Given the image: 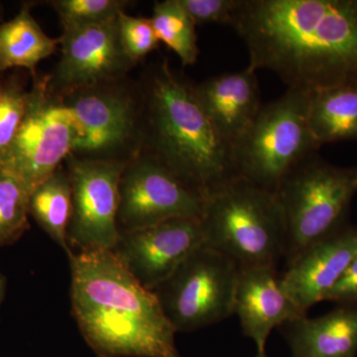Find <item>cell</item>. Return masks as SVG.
<instances>
[{
    "label": "cell",
    "mask_w": 357,
    "mask_h": 357,
    "mask_svg": "<svg viewBox=\"0 0 357 357\" xmlns=\"http://www.w3.org/2000/svg\"><path fill=\"white\" fill-rule=\"evenodd\" d=\"M276 192L287 229L284 258L288 265L310 246L349 225L357 192V166H335L316 153L296 167Z\"/></svg>",
    "instance_id": "obj_5"
},
{
    "label": "cell",
    "mask_w": 357,
    "mask_h": 357,
    "mask_svg": "<svg viewBox=\"0 0 357 357\" xmlns=\"http://www.w3.org/2000/svg\"><path fill=\"white\" fill-rule=\"evenodd\" d=\"M230 26L288 89L357 84V0H241Z\"/></svg>",
    "instance_id": "obj_1"
},
{
    "label": "cell",
    "mask_w": 357,
    "mask_h": 357,
    "mask_svg": "<svg viewBox=\"0 0 357 357\" xmlns=\"http://www.w3.org/2000/svg\"><path fill=\"white\" fill-rule=\"evenodd\" d=\"M60 39L49 37L24 6L13 20L0 24V72L25 68L33 75L41 61L57 50Z\"/></svg>",
    "instance_id": "obj_19"
},
{
    "label": "cell",
    "mask_w": 357,
    "mask_h": 357,
    "mask_svg": "<svg viewBox=\"0 0 357 357\" xmlns=\"http://www.w3.org/2000/svg\"><path fill=\"white\" fill-rule=\"evenodd\" d=\"M151 21L157 38L177 54L183 65H194L198 61L197 25L178 0L156 2Z\"/></svg>",
    "instance_id": "obj_21"
},
{
    "label": "cell",
    "mask_w": 357,
    "mask_h": 357,
    "mask_svg": "<svg viewBox=\"0 0 357 357\" xmlns=\"http://www.w3.org/2000/svg\"><path fill=\"white\" fill-rule=\"evenodd\" d=\"M1 16H2V6H1V3H0V20H1Z\"/></svg>",
    "instance_id": "obj_30"
},
{
    "label": "cell",
    "mask_w": 357,
    "mask_h": 357,
    "mask_svg": "<svg viewBox=\"0 0 357 357\" xmlns=\"http://www.w3.org/2000/svg\"><path fill=\"white\" fill-rule=\"evenodd\" d=\"M59 39L60 61L47 77L49 89L59 98L121 81L134 67L122 48L117 18L64 30Z\"/></svg>",
    "instance_id": "obj_12"
},
{
    "label": "cell",
    "mask_w": 357,
    "mask_h": 357,
    "mask_svg": "<svg viewBox=\"0 0 357 357\" xmlns=\"http://www.w3.org/2000/svg\"><path fill=\"white\" fill-rule=\"evenodd\" d=\"M292 357H356L357 305H340L318 318L307 316L282 326Z\"/></svg>",
    "instance_id": "obj_17"
},
{
    "label": "cell",
    "mask_w": 357,
    "mask_h": 357,
    "mask_svg": "<svg viewBox=\"0 0 357 357\" xmlns=\"http://www.w3.org/2000/svg\"><path fill=\"white\" fill-rule=\"evenodd\" d=\"M203 244L201 218H178L119 234L110 251L141 286L154 291Z\"/></svg>",
    "instance_id": "obj_13"
},
{
    "label": "cell",
    "mask_w": 357,
    "mask_h": 357,
    "mask_svg": "<svg viewBox=\"0 0 357 357\" xmlns=\"http://www.w3.org/2000/svg\"><path fill=\"white\" fill-rule=\"evenodd\" d=\"M256 357H267L266 356V354H257V356H256Z\"/></svg>",
    "instance_id": "obj_29"
},
{
    "label": "cell",
    "mask_w": 357,
    "mask_h": 357,
    "mask_svg": "<svg viewBox=\"0 0 357 357\" xmlns=\"http://www.w3.org/2000/svg\"><path fill=\"white\" fill-rule=\"evenodd\" d=\"M28 91L16 82L0 91V165L17 136L27 107Z\"/></svg>",
    "instance_id": "obj_24"
},
{
    "label": "cell",
    "mask_w": 357,
    "mask_h": 357,
    "mask_svg": "<svg viewBox=\"0 0 357 357\" xmlns=\"http://www.w3.org/2000/svg\"><path fill=\"white\" fill-rule=\"evenodd\" d=\"M72 187L68 244L72 251L112 250L119 237V182L128 163L66 159Z\"/></svg>",
    "instance_id": "obj_10"
},
{
    "label": "cell",
    "mask_w": 357,
    "mask_h": 357,
    "mask_svg": "<svg viewBox=\"0 0 357 357\" xmlns=\"http://www.w3.org/2000/svg\"><path fill=\"white\" fill-rule=\"evenodd\" d=\"M238 273L234 260L203 244L153 292L176 332H194L234 314Z\"/></svg>",
    "instance_id": "obj_8"
},
{
    "label": "cell",
    "mask_w": 357,
    "mask_h": 357,
    "mask_svg": "<svg viewBox=\"0 0 357 357\" xmlns=\"http://www.w3.org/2000/svg\"><path fill=\"white\" fill-rule=\"evenodd\" d=\"M325 301L340 305H357V253Z\"/></svg>",
    "instance_id": "obj_27"
},
{
    "label": "cell",
    "mask_w": 357,
    "mask_h": 357,
    "mask_svg": "<svg viewBox=\"0 0 357 357\" xmlns=\"http://www.w3.org/2000/svg\"><path fill=\"white\" fill-rule=\"evenodd\" d=\"M204 244L239 268H277L287 241L278 195L236 178L206 199L201 218Z\"/></svg>",
    "instance_id": "obj_4"
},
{
    "label": "cell",
    "mask_w": 357,
    "mask_h": 357,
    "mask_svg": "<svg viewBox=\"0 0 357 357\" xmlns=\"http://www.w3.org/2000/svg\"><path fill=\"white\" fill-rule=\"evenodd\" d=\"M196 25H230L241 0H178Z\"/></svg>",
    "instance_id": "obj_26"
},
{
    "label": "cell",
    "mask_w": 357,
    "mask_h": 357,
    "mask_svg": "<svg viewBox=\"0 0 357 357\" xmlns=\"http://www.w3.org/2000/svg\"><path fill=\"white\" fill-rule=\"evenodd\" d=\"M76 123L70 156L100 161H129L143 146L141 89L121 81L77 91L62 98Z\"/></svg>",
    "instance_id": "obj_7"
},
{
    "label": "cell",
    "mask_w": 357,
    "mask_h": 357,
    "mask_svg": "<svg viewBox=\"0 0 357 357\" xmlns=\"http://www.w3.org/2000/svg\"><path fill=\"white\" fill-rule=\"evenodd\" d=\"M195 91L218 132L231 147L262 107L256 70L249 67L210 77L195 84Z\"/></svg>",
    "instance_id": "obj_16"
},
{
    "label": "cell",
    "mask_w": 357,
    "mask_h": 357,
    "mask_svg": "<svg viewBox=\"0 0 357 357\" xmlns=\"http://www.w3.org/2000/svg\"><path fill=\"white\" fill-rule=\"evenodd\" d=\"M2 84H2V83H1V81H0V91H1Z\"/></svg>",
    "instance_id": "obj_31"
},
{
    "label": "cell",
    "mask_w": 357,
    "mask_h": 357,
    "mask_svg": "<svg viewBox=\"0 0 357 357\" xmlns=\"http://www.w3.org/2000/svg\"><path fill=\"white\" fill-rule=\"evenodd\" d=\"M309 95L288 89L262 105L255 121L232 145L237 178L276 192L296 167L318 153L321 147L307 124Z\"/></svg>",
    "instance_id": "obj_6"
},
{
    "label": "cell",
    "mask_w": 357,
    "mask_h": 357,
    "mask_svg": "<svg viewBox=\"0 0 357 357\" xmlns=\"http://www.w3.org/2000/svg\"><path fill=\"white\" fill-rule=\"evenodd\" d=\"M29 197L16 178L0 172V248L15 243L29 229Z\"/></svg>",
    "instance_id": "obj_22"
},
{
    "label": "cell",
    "mask_w": 357,
    "mask_h": 357,
    "mask_svg": "<svg viewBox=\"0 0 357 357\" xmlns=\"http://www.w3.org/2000/svg\"><path fill=\"white\" fill-rule=\"evenodd\" d=\"M67 255L73 318L98 357H184L157 296L112 251Z\"/></svg>",
    "instance_id": "obj_2"
},
{
    "label": "cell",
    "mask_w": 357,
    "mask_h": 357,
    "mask_svg": "<svg viewBox=\"0 0 357 357\" xmlns=\"http://www.w3.org/2000/svg\"><path fill=\"white\" fill-rule=\"evenodd\" d=\"M117 26L122 48L134 65L158 48L151 18L134 17L123 11L117 17Z\"/></svg>",
    "instance_id": "obj_25"
},
{
    "label": "cell",
    "mask_w": 357,
    "mask_h": 357,
    "mask_svg": "<svg viewBox=\"0 0 357 357\" xmlns=\"http://www.w3.org/2000/svg\"><path fill=\"white\" fill-rule=\"evenodd\" d=\"M76 137V123L62 98L52 93L47 77H36L28 91L24 119L0 172L16 178L31 195L63 165Z\"/></svg>",
    "instance_id": "obj_9"
},
{
    "label": "cell",
    "mask_w": 357,
    "mask_h": 357,
    "mask_svg": "<svg viewBox=\"0 0 357 357\" xmlns=\"http://www.w3.org/2000/svg\"><path fill=\"white\" fill-rule=\"evenodd\" d=\"M6 278L4 275L0 272V309H1L2 303L6 298Z\"/></svg>",
    "instance_id": "obj_28"
},
{
    "label": "cell",
    "mask_w": 357,
    "mask_h": 357,
    "mask_svg": "<svg viewBox=\"0 0 357 357\" xmlns=\"http://www.w3.org/2000/svg\"><path fill=\"white\" fill-rule=\"evenodd\" d=\"M51 6L57 11L64 30L98 24L117 18L130 1L126 0H54Z\"/></svg>",
    "instance_id": "obj_23"
},
{
    "label": "cell",
    "mask_w": 357,
    "mask_h": 357,
    "mask_svg": "<svg viewBox=\"0 0 357 357\" xmlns=\"http://www.w3.org/2000/svg\"><path fill=\"white\" fill-rule=\"evenodd\" d=\"M234 314L257 354H264L268 337L276 328L307 316L282 287L277 268H239Z\"/></svg>",
    "instance_id": "obj_15"
},
{
    "label": "cell",
    "mask_w": 357,
    "mask_h": 357,
    "mask_svg": "<svg viewBox=\"0 0 357 357\" xmlns=\"http://www.w3.org/2000/svg\"><path fill=\"white\" fill-rule=\"evenodd\" d=\"M206 199L147 155L129 161L119 182V234L178 218H202Z\"/></svg>",
    "instance_id": "obj_11"
},
{
    "label": "cell",
    "mask_w": 357,
    "mask_h": 357,
    "mask_svg": "<svg viewBox=\"0 0 357 357\" xmlns=\"http://www.w3.org/2000/svg\"><path fill=\"white\" fill-rule=\"evenodd\" d=\"M72 208V187L62 165L30 195L29 215L66 253Z\"/></svg>",
    "instance_id": "obj_20"
},
{
    "label": "cell",
    "mask_w": 357,
    "mask_h": 357,
    "mask_svg": "<svg viewBox=\"0 0 357 357\" xmlns=\"http://www.w3.org/2000/svg\"><path fill=\"white\" fill-rule=\"evenodd\" d=\"M143 146L181 182L204 199L237 178L232 147L199 102L195 84L163 59L141 84Z\"/></svg>",
    "instance_id": "obj_3"
},
{
    "label": "cell",
    "mask_w": 357,
    "mask_h": 357,
    "mask_svg": "<svg viewBox=\"0 0 357 357\" xmlns=\"http://www.w3.org/2000/svg\"><path fill=\"white\" fill-rule=\"evenodd\" d=\"M307 124L319 147L326 143L357 141V84L310 93Z\"/></svg>",
    "instance_id": "obj_18"
},
{
    "label": "cell",
    "mask_w": 357,
    "mask_h": 357,
    "mask_svg": "<svg viewBox=\"0 0 357 357\" xmlns=\"http://www.w3.org/2000/svg\"><path fill=\"white\" fill-rule=\"evenodd\" d=\"M357 253V227L345 225L332 236L310 246L280 275L289 297L307 312L337 283Z\"/></svg>",
    "instance_id": "obj_14"
}]
</instances>
